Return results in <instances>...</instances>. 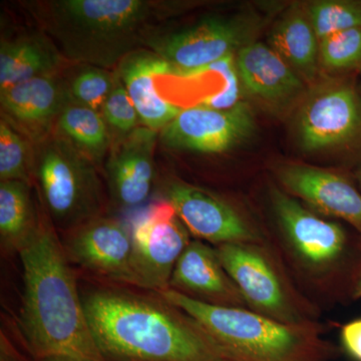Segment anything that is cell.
Returning <instances> with one entry per match:
<instances>
[{"mask_svg":"<svg viewBox=\"0 0 361 361\" xmlns=\"http://www.w3.org/2000/svg\"><path fill=\"white\" fill-rule=\"evenodd\" d=\"M39 149L33 180L59 235L108 214V192L94 161L56 133L42 140Z\"/></svg>","mask_w":361,"mask_h":361,"instance_id":"5","label":"cell"},{"mask_svg":"<svg viewBox=\"0 0 361 361\" xmlns=\"http://www.w3.org/2000/svg\"><path fill=\"white\" fill-rule=\"evenodd\" d=\"M206 71H216V73H220L224 78V87L220 92L202 99L201 104L215 109V110H229L241 103L240 97H241L243 87H242L238 71H237L235 54L226 56L212 65L207 66L205 70L201 71V73H206Z\"/></svg>","mask_w":361,"mask_h":361,"instance_id":"29","label":"cell"},{"mask_svg":"<svg viewBox=\"0 0 361 361\" xmlns=\"http://www.w3.org/2000/svg\"><path fill=\"white\" fill-rule=\"evenodd\" d=\"M287 194L318 212L346 221L361 235V194L343 176L302 164H286L276 173Z\"/></svg>","mask_w":361,"mask_h":361,"instance_id":"16","label":"cell"},{"mask_svg":"<svg viewBox=\"0 0 361 361\" xmlns=\"http://www.w3.org/2000/svg\"><path fill=\"white\" fill-rule=\"evenodd\" d=\"M66 59L109 68L146 44L149 28L168 11L148 0H54L35 6Z\"/></svg>","mask_w":361,"mask_h":361,"instance_id":"3","label":"cell"},{"mask_svg":"<svg viewBox=\"0 0 361 361\" xmlns=\"http://www.w3.org/2000/svg\"><path fill=\"white\" fill-rule=\"evenodd\" d=\"M357 178L358 182H360V186L361 187V168L360 169V171H358Z\"/></svg>","mask_w":361,"mask_h":361,"instance_id":"33","label":"cell"},{"mask_svg":"<svg viewBox=\"0 0 361 361\" xmlns=\"http://www.w3.org/2000/svg\"><path fill=\"white\" fill-rule=\"evenodd\" d=\"M65 78L71 104L87 106L101 113L104 102L115 87L116 75L97 66L80 65Z\"/></svg>","mask_w":361,"mask_h":361,"instance_id":"24","label":"cell"},{"mask_svg":"<svg viewBox=\"0 0 361 361\" xmlns=\"http://www.w3.org/2000/svg\"><path fill=\"white\" fill-rule=\"evenodd\" d=\"M242 87L249 96L275 109H285L302 97L305 82L268 44L253 42L236 54Z\"/></svg>","mask_w":361,"mask_h":361,"instance_id":"17","label":"cell"},{"mask_svg":"<svg viewBox=\"0 0 361 361\" xmlns=\"http://www.w3.org/2000/svg\"><path fill=\"white\" fill-rule=\"evenodd\" d=\"M168 288L210 305L248 306L226 272L216 247L199 239H192L183 252L171 275Z\"/></svg>","mask_w":361,"mask_h":361,"instance_id":"15","label":"cell"},{"mask_svg":"<svg viewBox=\"0 0 361 361\" xmlns=\"http://www.w3.org/2000/svg\"><path fill=\"white\" fill-rule=\"evenodd\" d=\"M59 239L66 259L80 274L144 288L135 269L129 223L104 214L59 235Z\"/></svg>","mask_w":361,"mask_h":361,"instance_id":"8","label":"cell"},{"mask_svg":"<svg viewBox=\"0 0 361 361\" xmlns=\"http://www.w3.org/2000/svg\"><path fill=\"white\" fill-rule=\"evenodd\" d=\"M215 247L226 272L252 310L287 324H311L297 308L276 268L259 244Z\"/></svg>","mask_w":361,"mask_h":361,"instance_id":"10","label":"cell"},{"mask_svg":"<svg viewBox=\"0 0 361 361\" xmlns=\"http://www.w3.org/2000/svg\"><path fill=\"white\" fill-rule=\"evenodd\" d=\"M160 199L169 202L195 239L213 246L259 244L261 235L229 202L178 179L161 183Z\"/></svg>","mask_w":361,"mask_h":361,"instance_id":"11","label":"cell"},{"mask_svg":"<svg viewBox=\"0 0 361 361\" xmlns=\"http://www.w3.org/2000/svg\"><path fill=\"white\" fill-rule=\"evenodd\" d=\"M0 361H32L8 329L1 327Z\"/></svg>","mask_w":361,"mask_h":361,"instance_id":"30","label":"cell"},{"mask_svg":"<svg viewBox=\"0 0 361 361\" xmlns=\"http://www.w3.org/2000/svg\"><path fill=\"white\" fill-rule=\"evenodd\" d=\"M254 129L253 111L245 102L229 110H215L198 104L183 109L161 130V141L171 149L220 154L246 141Z\"/></svg>","mask_w":361,"mask_h":361,"instance_id":"12","label":"cell"},{"mask_svg":"<svg viewBox=\"0 0 361 361\" xmlns=\"http://www.w3.org/2000/svg\"><path fill=\"white\" fill-rule=\"evenodd\" d=\"M4 118L37 140L45 139L52 123L71 104L65 78L42 75L0 92Z\"/></svg>","mask_w":361,"mask_h":361,"instance_id":"18","label":"cell"},{"mask_svg":"<svg viewBox=\"0 0 361 361\" xmlns=\"http://www.w3.org/2000/svg\"><path fill=\"white\" fill-rule=\"evenodd\" d=\"M219 361H228V360H222V358H221V360Z\"/></svg>","mask_w":361,"mask_h":361,"instance_id":"35","label":"cell"},{"mask_svg":"<svg viewBox=\"0 0 361 361\" xmlns=\"http://www.w3.org/2000/svg\"><path fill=\"white\" fill-rule=\"evenodd\" d=\"M101 114L109 127L121 135L129 134L139 128V125L142 126L139 114L118 75L115 87L104 102Z\"/></svg>","mask_w":361,"mask_h":361,"instance_id":"28","label":"cell"},{"mask_svg":"<svg viewBox=\"0 0 361 361\" xmlns=\"http://www.w3.org/2000/svg\"><path fill=\"white\" fill-rule=\"evenodd\" d=\"M78 272V271H77ZM90 329L106 361H219L191 316L159 292L78 272Z\"/></svg>","mask_w":361,"mask_h":361,"instance_id":"2","label":"cell"},{"mask_svg":"<svg viewBox=\"0 0 361 361\" xmlns=\"http://www.w3.org/2000/svg\"><path fill=\"white\" fill-rule=\"evenodd\" d=\"M320 66L331 73L361 70V27L320 40Z\"/></svg>","mask_w":361,"mask_h":361,"instance_id":"27","label":"cell"},{"mask_svg":"<svg viewBox=\"0 0 361 361\" xmlns=\"http://www.w3.org/2000/svg\"><path fill=\"white\" fill-rule=\"evenodd\" d=\"M269 47L305 84H313L320 66V40L306 6L289 7L271 28Z\"/></svg>","mask_w":361,"mask_h":361,"instance_id":"20","label":"cell"},{"mask_svg":"<svg viewBox=\"0 0 361 361\" xmlns=\"http://www.w3.org/2000/svg\"><path fill=\"white\" fill-rule=\"evenodd\" d=\"M341 342L350 357L361 361V318L342 327Z\"/></svg>","mask_w":361,"mask_h":361,"instance_id":"31","label":"cell"},{"mask_svg":"<svg viewBox=\"0 0 361 361\" xmlns=\"http://www.w3.org/2000/svg\"><path fill=\"white\" fill-rule=\"evenodd\" d=\"M157 292L198 323L222 360L329 361L334 355L311 324H287L246 308L210 305L170 288Z\"/></svg>","mask_w":361,"mask_h":361,"instance_id":"4","label":"cell"},{"mask_svg":"<svg viewBox=\"0 0 361 361\" xmlns=\"http://www.w3.org/2000/svg\"><path fill=\"white\" fill-rule=\"evenodd\" d=\"M318 39L361 27V1L325 0L306 6Z\"/></svg>","mask_w":361,"mask_h":361,"instance_id":"25","label":"cell"},{"mask_svg":"<svg viewBox=\"0 0 361 361\" xmlns=\"http://www.w3.org/2000/svg\"><path fill=\"white\" fill-rule=\"evenodd\" d=\"M271 204L287 244L304 267L320 274L337 264L346 244L341 225L322 219L276 188L271 190Z\"/></svg>","mask_w":361,"mask_h":361,"instance_id":"13","label":"cell"},{"mask_svg":"<svg viewBox=\"0 0 361 361\" xmlns=\"http://www.w3.org/2000/svg\"><path fill=\"white\" fill-rule=\"evenodd\" d=\"M360 71V75H361V70ZM360 94H361V85H360Z\"/></svg>","mask_w":361,"mask_h":361,"instance_id":"34","label":"cell"},{"mask_svg":"<svg viewBox=\"0 0 361 361\" xmlns=\"http://www.w3.org/2000/svg\"><path fill=\"white\" fill-rule=\"evenodd\" d=\"M56 134L65 137L94 163L101 160L111 145L108 123L99 111L70 104L56 123Z\"/></svg>","mask_w":361,"mask_h":361,"instance_id":"23","label":"cell"},{"mask_svg":"<svg viewBox=\"0 0 361 361\" xmlns=\"http://www.w3.org/2000/svg\"><path fill=\"white\" fill-rule=\"evenodd\" d=\"M263 20L255 14L208 18L167 35H151L146 45L183 77L200 75L207 66L255 42Z\"/></svg>","mask_w":361,"mask_h":361,"instance_id":"7","label":"cell"},{"mask_svg":"<svg viewBox=\"0 0 361 361\" xmlns=\"http://www.w3.org/2000/svg\"><path fill=\"white\" fill-rule=\"evenodd\" d=\"M296 116V139L302 151L361 153V94L353 82L336 80L316 85Z\"/></svg>","mask_w":361,"mask_h":361,"instance_id":"6","label":"cell"},{"mask_svg":"<svg viewBox=\"0 0 361 361\" xmlns=\"http://www.w3.org/2000/svg\"><path fill=\"white\" fill-rule=\"evenodd\" d=\"M39 217L18 257L23 292L11 334L32 361H106L85 313L78 272L39 202Z\"/></svg>","mask_w":361,"mask_h":361,"instance_id":"1","label":"cell"},{"mask_svg":"<svg viewBox=\"0 0 361 361\" xmlns=\"http://www.w3.org/2000/svg\"><path fill=\"white\" fill-rule=\"evenodd\" d=\"M30 186L23 180H0V248L6 258L20 255L39 223V203L33 202Z\"/></svg>","mask_w":361,"mask_h":361,"instance_id":"22","label":"cell"},{"mask_svg":"<svg viewBox=\"0 0 361 361\" xmlns=\"http://www.w3.org/2000/svg\"><path fill=\"white\" fill-rule=\"evenodd\" d=\"M116 73L127 90L142 127L159 132L183 110L157 89L158 78L173 75L174 71L151 49L130 52L116 66Z\"/></svg>","mask_w":361,"mask_h":361,"instance_id":"19","label":"cell"},{"mask_svg":"<svg viewBox=\"0 0 361 361\" xmlns=\"http://www.w3.org/2000/svg\"><path fill=\"white\" fill-rule=\"evenodd\" d=\"M63 54L44 35H30L2 40L0 47V92L30 78L56 75Z\"/></svg>","mask_w":361,"mask_h":361,"instance_id":"21","label":"cell"},{"mask_svg":"<svg viewBox=\"0 0 361 361\" xmlns=\"http://www.w3.org/2000/svg\"><path fill=\"white\" fill-rule=\"evenodd\" d=\"M129 224L135 269L142 287L154 291L167 289L176 263L191 242L189 230L163 199L140 210Z\"/></svg>","mask_w":361,"mask_h":361,"instance_id":"9","label":"cell"},{"mask_svg":"<svg viewBox=\"0 0 361 361\" xmlns=\"http://www.w3.org/2000/svg\"><path fill=\"white\" fill-rule=\"evenodd\" d=\"M0 180H23L30 185L33 182L27 142L4 116L0 121Z\"/></svg>","mask_w":361,"mask_h":361,"instance_id":"26","label":"cell"},{"mask_svg":"<svg viewBox=\"0 0 361 361\" xmlns=\"http://www.w3.org/2000/svg\"><path fill=\"white\" fill-rule=\"evenodd\" d=\"M353 297L355 298H361V275L358 279L357 283L355 285V291H353Z\"/></svg>","mask_w":361,"mask_h":361,"instance_id":"32","label":"cell"},{"mask_svg":"<svg viewBox=\"0 0 361 361\" xmlns=\"http://www.w3.org/2000/svg\"><path fill=\"white\" fill-rule=\"evenodd\" d=\"M155 130L140 126L111 146L106 165V192L115 209L130 211L146 203L155 187Z\"/></svg>","mask_w":361,"mask_h":361,"instance_id":"14","label":"cell"}]
</instances>
